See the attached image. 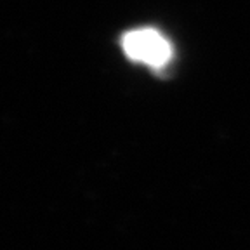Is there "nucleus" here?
<instances>
[{"label":"nucleus","mask_w":250,"mask_h":250,"mask_svg":"<svg viewBox=\"0 0 250 250\" xmlns=\"http://www.w3.org/2000/svg\"><path fill=\"white\" fill-rule=\"evenodd\" d=\"M125 54L130 59L145 62L148 66L162 68L172 58V47L160 31L151 28H141L125 33L122 39Z\"/></svg>","instance_id":"nucleus-1"}]
</instances>
